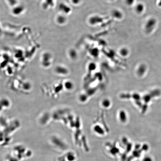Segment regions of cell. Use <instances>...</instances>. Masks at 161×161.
Segmentation results:
<instances>
[{"instance_id": "1", "label": "cell", "mask_w": 161, "mask_h": 161, "mask_svg": "<svg viewBox=\"0 0 161 161\" xmlns=\"http://www.w3.org/2000/svg\"><path fill=\"white\" fill-rule=\"evenodd\" d=\"M104 20V18L100 16L94 15L90 18L88 19V22L92 25H95L102 23Z\"/></svg>"}, {"instance_id": "2", "label": "cell", "mask_w": 161, "mask_h": 161, "mask_svg": "<svg viewBox=\"0 0 161 161\" xmlns=\"http://www.w3.org/2000/svg\"><path fill=\"white\" fill-rule=\"evenodd\" d=\"M111 15L113 18L117 20H122L123 16V12L117 9H113L111 12Z\"/></svg>"}, {"instance_id": "3", "label": "cell", "mask_w": 161, "mask_h": 161, "mask_svg": "<svg viewBox=\"0 0 161 161\" xmlns=\"http://www.w3.org/2000/svg\"><path fill=\"white\" fill-rule=\"evenodd\" d=\"M118 117L119 120L122 123H125L128 120V115L126 111L122 110L119 111Z\"/></svg>"}, {"instance_id": "4", "label": "cell", "mask_w": 161, "mask_h": 161, "mask_svg": "<svg viewBox=\"0 0 161 161\" xmlns=\"http://www.w3.org/2000/svg\"><path fill=\"white\" fill-rule=\"evenodd\" d=\"M119 54L123 57H126L129 54V50L126 47H123L120 48L119 50Z\"/></svg>"}, {"instance_id": "5", "label": "cell", "mask_w": 161, "mask_h": 161, "mask_svg": "<svg viewBox=\"0 0 161 161\" xmlns=\"http://www.w3.org/2000/svg\"><path fill=\"white\" fill-rule=\"evenodd\" d=\"M56 72L58 74H60L65 75L67 74L68 73V71L65 67H56Z\"/></svg>"}, {"instance_id": "6", "label": "cell", "mask_w": 161, "mask_h": 161, "mask_svg": "<svg viewBox=\"0 0 161 161\" xmlns=\"http://www.w3.org/2000/svg\"><path fill=\"white\" fill-rule=\"evenodd\" d=\"M101 106L105 108H108L111 105V101L110 99L105 98L103 99L101 103Z\"/></svg>"}, {"instance_id": "7", "label": "cell", "mask_w": 161, "mask_h": 161, "mask_svg": "<svg viewBox=\"0 0 161 161\" xmlns=\"http://www.w3.org/2000/svg\"><path fill=\"white\" fill-rule=\"evenodd\" d=\"M93 129H94V131L95 132L99 135H104V129L100 125H95Z\"/></svg>"}, {"instance_id": "8", "label": "cell", "mask_w": 161, "mask_h": 161, "mask_svg": "<svg viewBox=\"0 0 161 161\" xmlns=\"http://www.w3.org/2000/svg\"><path fill=\"white\" fill-rule=\"evenodd\" d=\"M64 87L67 90H72L74 88V84L70 80H67L64 83Z\"/></svg>"}, {"instance_id": "9", "label": "cell", "mask_w": 161, "mask_h": 161, "mask_svg": "<svg viewBox=\"0 0 161 161\" xmlns=\"http://www.w3.org/2000/svg\"><path fill=\"white\" fill-rule=\"evenodd\" d=\"M69 56L71 59L75 60L78 57V52L74 49H71L69 51Z\"/></svg>"}, {"instance_id": "10", "label": "cell", "mask_w": 161, "mask_h": 161, "mask_svg": "<svg viewBox=\"0 0 161 161\" xmlns=\"http://www.w3.org/2000/svg\"><path fill=\"white\" fill-rule=\"evenodd\" d=\"M97 68V65L94 62H90L88 64V68L90 71H93L95 70Z\"/></svg>"}, {"instance_id": "11", "label": "cell", "mask_w": 161, "mask_h": 161, "mask_svg": "<svg viewBox=\"0 0 161 161\" xmlns=\"http://www.w3.org/2000/svg\"><path fill=\"white\" fill-rule=\"evenodd\" d=\"M144 9V6L141 4L137 5L136 7V11L138 14L141 13Z\"/></svg>"}, {"instance_id": "12", "label": "cell", "mask_w": 161, "mask_h": 161, "mask_svg": "<svg viewBox=\"0 0 161 161\" xmlns=\"http://www.w3.org/2000/svg\"><path fill=\"white\" fill-rule=\"evenodd\" d=\"M90 54L93 57L96 58L97 57L99 54V51L97 48H93L92 49V51H90Z\"/></svg>"}, {"instance_id": "13", "label": "cell", "mask_w": 161, "mask_h": 161, "mask_svg": "<svg viewBox=\"0 0 161 161\" xmlns=\"http://www.w3.org/2000/svg\"><path fill=\"white\" fill-rule=\"evenodd\" d=\"M58 20L59 23L61 24H64L65 23L67 20V18L63 15L59 16L58 18Z\"/></svg>"}, {"instance_id": "14", "label": "cell", "mask_w": 161, "mask_h": 161, "mask_svg": "<svg viewBox=\"0 0 161 161\" xmlns=\"http://www.w3.org/2000/svg\"><path fill=\"white\" fill-rule=\"evenodd\" d=\"M79 100L80 101L82 102H84L86 101L87 99V96L85 94H82L79 96Z\"/></svg>"}, {"instance_id": "15", "label": "cell", "mask_w": 161, "mask_h": 161, "mask_svg": "<svg viewBox=\"0 0 161 161\" xmlns=\"http://www.w3.org/2000/svg\"><path fill=\"white\" fill-rule=\"evenodd\" d=\"M145 69L144 66L141 65L140 66V67L138 68L137 71L138 74H141L143 73L142 72L143 71H145Z\"/></svg>"}, {"instance_id": "16", "label": "cell", "mask_w": 161, "mask_h": 161, "mask_svg": "<svg viewBox=\"0 0 161 161\" xmlns=\"http://www.w3.org/2000/svg\"><path fill=\"white\" fill-rule=\"evenodd\" d=\"M135 0H125V4L127 5L130 6L133 5L134 4Z\"/></svg>"}, {"instance_id": "17", "label": "cell", "mask_w": 161, "mask_h": 161, "mask_svg": "<svg viewBox=\"0 0 161 161\" xmlns=\"http://www.w3.org/2000/svg\"><path fill=\"white\" fill-rule=\"evenodd\" d=\"M82 0H71L72 4L74 5H77L80 4Z\"/></svg>"}, {"instance_id": "18", "label": "cell", "mask_w": 161, "mask_h": 161, "mask_svg": "<svg viewBox=\"0 0 161 161\" xmlns=\"http://www.w3.org/2000/svg\"><path fill=\"white\" fill-rule=\"evenodd\" d=\"M142 161H153L150 156H146L143 159Z\"/></svg>"}, {"instance_id": "19", "label": "cell", "mask_w": 161, "mask_h": 161, "mask_svg": "<svg viewBox=\"0 0 161 161\" xmlns=\"http://www.w3.org/2000/svg\"><path fill=\"white\" fill-rule=\"evenodd\" d=\"M109 1H113V0H109Z\"/></svg>"}]
</instances>
